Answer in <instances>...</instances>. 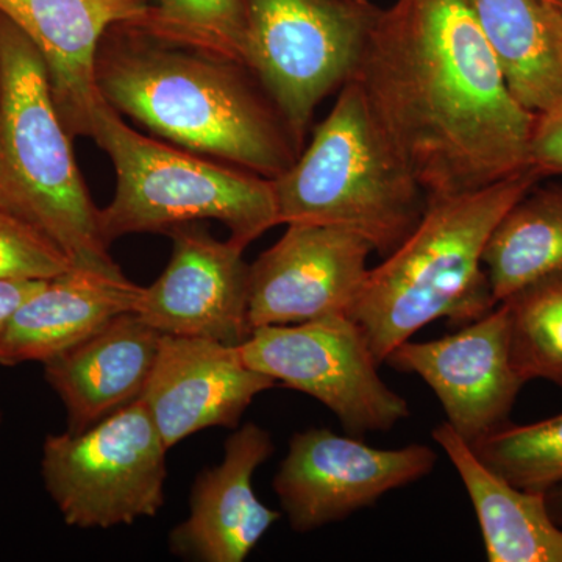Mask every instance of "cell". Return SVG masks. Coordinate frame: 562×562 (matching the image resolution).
<instances>
[{
    "label": "cell",
    "instance_id": "11",
    "mask_svg": "<svg viewBox=\"0 0 562 562\" xmlns=\"http://www.w3.org/2000/svg\"><path fill=\"white\" fill-rule=\"evenodd\" d=\"M372 251L346 228L288 224L279 241L250 265L251 330L349 314L371 271Z\"/></svg>",
    "mask_w": 562,
    "mask_h": 562
},
{
    "label": "cell",
    "instance_id": "31",
    "mask_svg": "<svg viewBox=\"0 0 562 562\" xmlns=\"http://www.w3.org/2000/svg\"><path fill=\"white\" fill-rule=\"evenodd\" d=\"M546 2L554 3V2H557V0H546ZM554 5H557V3H554Z\"/></svg>",
    "mask_w": 562,
    "mask_h": 562
},
{
    "label": "cell",
    "instance_id": "1",
    "mask_svg": "<svg viewBox=\"0 0 562 562\" xmlns=\"http://www.w3.org/2000/svg\"><path fill=\"white\" fill-rule=\"evenodd\" d=\"M350 80L428 198L530 169L536 113L509 91L465 0L382 9Z\"/></svg>",
    "mask_w": 562,
    "mask_h": 562
},
{
    "label": "cell",
    "instance_id": "2",
    "mask_svg": "<svg viewBox=\"0 0 562 562\" xmlns=\"http://www.w3.org/2000/svg\"><path fill=\"white\" fill-rule=\"evenodd\" d=\"M101 95L181 149L277 179L302 147L244 63L154 38L131 22L103 35Z\"/></svg>",
    "mask_w": 562,
    "mask_h": 562
},
{
    "label": "cell",
    "instance_id": "25",
    "mask_svg": "<svg viewBox=\"0 0 562 562\" xmlns=\"http://www.w3.org/2000/svg\"><path fill=\"white\" fill-rule=\"evenodd\" d=\"M70 266L68 255L46 233L0 211V279L50 280Z\"/></svg>",
    "mask_w": 562,
    "mask_h": 562
},
{
    "label": "cell",
    "instance_id": "8",
    "mask_svg": "<svg viewBox=\"0 0 562 562\" xmlns=\"http://www.w3.org/2000/svg\"><path fill=\"white\" fill-rule=\"evenodd\" d=\"M168 450L136 398L88 430L47 436L41 473L66 525L106 530L157 516Z\"/></svg>",
    "mask_w": 562,
    "mask_h": 562
},
{
    "label": "cell",
    "instance_id": "28",
    "mask_svg": "<svg viewBox=\"0 0 562 562\" xmlns=\"http://www.w3.org/2000/svg\"><path fill=\"white\" fill-rule=\"evenodd\" d=\"M0 211H5V213L13 214V216L29 222L20 201H18L16 195L11 190L10 181L7 179L5 173H3L2 168H0Z\"/></svg>",
    "mask_w": 562,
    "mask_h": 562
},
{
    "label": "cell",
    "instance_id": "4",
    "mask_svg": "<svg viewBox=\"0 0 562 562\" xmlns=\"http://www.w3.org/2000/svg\"><path fill=\"white\" fill-rule=\"evenodd\" d=\"M272 181L280 224L346 228L383 258L412 235L428 203L427 192L384 139L353 80L339 90L308 147Z\"/></svg>",
    "mask_w": 562,
    "mask_h": 562
},
{
    "label": "cell",
    "instance_id": "20",
    "mask_svg": "<svg viewBox=\"0 0 562 562\" xmlns=\"http://www.w3.org/2000/svg\"><path fill=\"white\" fill-rule=\"evenodd\" d=\"M509 91L532 113L562 106V10L546 0H465Z\"/></svg>",
    "mask_w": 562,
    "mask_h": 562
},
{
    "label": "cell",
    "instance_id": "19",
    "mask_svg": "<svg viewBox=\"0 0 562 562\" xmlns=\"http://www.w3.org/2000/svg\"><path fill=\"white\" fill-rule=\"evenodd\" d=\"M431 435L471 497L487 561L562 562V528L550 516L546 492L520 490L492 471L449 422Z\"/></svg>",
    "mask_w": 562,
    "mask_h": 562
},
{
    "label": "cell",
    "instance_id": "17",
    "mask_svg": "<svg viewBox=\"0 0 562 562\" xmlns=\"http://www.w3.org/2000/svg\"><path fill=\"white\" fill-rule=\"evenodd\" d=\"M160 341V331L138 314L125 313L44 361L46 382L68 413V430H88L139 398L157 361Z\"/></svg>",
    "mask_w": 562,
    "mask_h": 562
},
{
    "label": "cell",
    "instance_id": "10",
    "mask_svg": "<svg viewBox=\"0 0 562 562\" xmlns=\"http://www.w3.org/2000/svg\"><path fill=\"white\" fill-rule=\"evenodd\" d=\"M436 461L435 450L422 443L380 450L357 436L310 428L292 436L272 486L292 530L310 532L375 505L387 492L419 482Z\"/></svg>",
    "mask_w": 562,
    "mask_h": 562
},
{
    "label": "cell",
    "instance_id": "12",
    "mask_svg": "<svg viewBox=\"0 0 562 562\" xmlns=\"http://www.w3.org/2000/svg\"><path fill=\"white\" fill-rule=\"evenodd\" d=\"M384 362L419 375L441 402L447 422L471 446L508 424L524 386L513 369L508 308L503 302L436 341L408 339Z\"/></svg>",
    "mask_w": 562,
    "mask_h": 562
},
{
    "label": "cell",
    "instance_id": "30",
    "mask_svg": "<svg viewBox=\"0 0 562 562\" xmlns=\"http://www.w3.org/2000/svg\"><path fill=\"white\" fill-rule=\"evenodd\" d=\"M554 3H557V5L560 7V9L562 10V0H557V2Z\"/></svg>",
    "mask_w": 562,
    "mask_h": 562
},
{
    "label": "cell",
    "instance_id": "15",
    "mask_svg": "<svg viewBox=\"0 0 562 562\" xmlns=\"http://www.w3.org/2000/svg\"><path fill=\"white\" fill-rule=\"evenodd\" d=\"M149 0H0L5 14L43 58L52 98L70 138L92 135L103 98L95 60L113 25L143 16Z\"/></svg>",
    "mask_w": 562,
    "mask_h": 562
},
{
    "label": "cell",
    "instance_id": "6",
    "mask_svg": "<svg viewBox=\"0 0 562 562\" xmlns=\"http://www.w3.org/2000/svg\"><path fill=\"white\" fill-rule=\"evenodd\" d=\"M70 136L32 41L0 13V168L25 217L72 266L122 272L99 231V209L77 168Z\"/></svg>",
    "mask_w": 562,
    "mask_h": 562
},
{
    "label": "cell",
    "instance_id": "22",
    "mask_svg": "<svg viewBox=\"0 0 562 562\" xmlns=\"http://www.w3.org/2000/svg\"><path fill=\"white\" fill-rule=\"evenodd\" d=\"M503 303L509 316V355L520 382L547 380L562 387V269Z\"/></svg>",
    "mask_w": 562,
    "mask_h": 562
},
{
    "label": "cell",
    "instance_id": "14",
    "mask_svg": "<svg viewBox=\"0 0 562 562\" xmlns=\"http://www.w3.org/2000/svg\"><path fill=\"white\" fill-rule=\"evenodd\" d=\"M276 382L243 360L239 346L161 335L157 361L139 401L166 447L210 427L235 430L243 414Z\"/></svg>",
    "mask_w": 562,
    "mask_h": 562
},
{
    "label": "cell",
    "instance_id": "13",
    "mask_svg": "<svg viewBox=\"0 0 562 562\" xmlns=\"http://www.w3.org/2000/svg\"><path fill=\"white\" fill-rule=\"evenodd\" d=\"M172 255L165 272L143 288L136 314L161 335L241 346L249 338L250 266L244 247L220 241L195 222L165 233Z\"/></svg>",
    "mask_w": 562,
    "mask_h": 562
},
{
    "label": "cell",
    "instance_id": "21",
    "mask_svg": "<svg viewBox=\"0 0 562 562\" xmlns=\"http://www.w3.org/2000/svg\"><path fill=\"white\" fill-rule=\"evenodd\" d=\"M492 297L506 301L562 269V187L531 188L506 211L483 254Z\"/></svg>",
    "mask_w": 562,
    "mask_h": 562
},
{
    "label": "cell",
    "instance_id": "5",
    "mask_svg": "<svg viewBox=\"0 0 562 562\" xmlns=\"http://www.w3.org/2000/svg\"><path fill=\"white\" fill-rule=\"evenodd\" d=\"M91 138L113 161L116 191L99 210L103 243L133 233H166L176 225L217 221L231 239L249 244L280 225L273 181L205 160L133 131L103 99Z\"/></svg>",
    "mask_w": 562,
    "mask_h": 562
},
{
    "label": "cell",
    "instance_id": "29",
    "mask_svg": "<svg viewBox=\"0 0 562 562\" xmlns=\"http://www.w3.org/2000/svg\"><path fill=\"white\" fill-rule=\"evenodd\" d=\"M547 506L554 522L562 528V486L546 492Z\"/></svg>",
    "mask_w": 562,
    "mask_h": 562
},
{
    "label": "cell",
    "instance_id": "16",
    "mask_svg": "<svg viewBox=\"0 0 562 562\" xmlns=\"http://www.w3.org/2000/svg\"><path fill=\"white\" fill-rule=\"evenodd\" d=\"M271 435L247 422L228 436L224 460L199 473L190 516L171 531L176 557L199 562H243L281 514L257 497L254 475L272 457Z\"/></svg>",
    "mask_w": 562,
    "mask_h": 562
},
{
    "label": "cell",
    "instance_id": "32",
    "mask_svg": "<svg viewBox=\"0 0 562 562\" xmlns=\"http://www.w3.org/2000/svg\"><path fill=\"white\" fill-rule=\"evenodd\" d=\"M0 425H2V413H0Z\"/></svg>",
    "mask_w": 562,
    "mask_h": 562
},
{
    "label": "cell",
    "instance_id": "24",
    "mask_svg": "<svg viewBox=\"0 0 562 562\" xmlns=\"http://www.w3.org/2000/svg\"><path fill=\"white\" fill-rule=\"evenodd\" d=\"M476 457L525 491L562 486V413L528 425L512 422L472 443Z\"/></svg>",
    "mask_w": 562,
    "mask_h": 562
},
{
    "label": "cell",
    "instance_id": "3",
    "mask_svg": "<svg viewBox=\"0 0 562 562\" xmlns=\"http://www.w3.org/2000/svg\"><path fill=\"white\" fill-rule=\"evenodd\" d=\"M541 179L530 168L482 190L428 198L417 227L369 271L347 314L379 364L431 322L447 317L465 325L498 305L484 271V249L506 211Z\"/></svg>",
    "mask_w": 562,
    "mask_h": 562
},
{
    "label": "cell",
    "instance_id": "27",
    "mask_svg": "<svg viewBox=\"0 0 562 562\" xmlns=\"http://www.w3.org/2000/svg\"><path fill=\"white\" fill-rule=\"evenodd\" d=\"M47 280L0 279V342L14 312L38 292Z\"/></svg>",
    "mask_w": 562,
    "mask_h": 562
},
{
    "label": "cell",
    "instance_id": "9",
    "mask_svg": "<svg viewBox=\"0 0 562 562\" xmlns=\"http://www.w3.org/2000/svg\"><path fill=\"white\" fill-rule=\"evenodd\" d=\"M239 350L254 371L331 409L350 436L391 431L412 414L383 382L364 333L347 314L255 328Z\"/></svg>",
    "mask_w": 562,
    "mask_h": 562
},
{
    "label": "cell",
    "instance_id": "18",
    "mask_svg": "<svg viewBox=\"0 0 562 562\" xmlns=\"http://www.w3.org/2000/svg\"><path fill=\"white\" fill-rule=\"evenodd\" d=\"M140 292L124 272L70 266L11 316L0 342V366L50 360L114 317L136 313Z\"/></svg>",
    "mask_w": 562,
    "mask_h": 562
},
{
    "label": "cell",
    "instance_id": "7",
    "mask_svg": "<svg viewBox=\"0 0 562 562\" xmlns=\"http://www.w3.org/2000/svg\"><path fill=\"white\" fill-rule=\"evenodd\" d=\"M244 65L303 147L319 103L353 77L382 9L371 0H241Z\"/></svg>",
    "mask_w": 562,
    "mask_h": 562
},
{
    "label": "cell",
    "instance_id": "23",
    "mask_svg": "<svg viewBox=\"0 0 562 562\" xmlns=\"http://www.w3.org/2000/svg\"><path fill=\"white\" fill-rule=\"evenodd\" d=\"M131 24L165 43L244 63L246 16L241 0H158Z\"/></svg>",
    "mask_w": 562,
    "mask_h": 562
},
{
    "label": "cell",
    "instance_id": "26",
    "mask_svg": "<svg viewBox=\"0 0 562 562\" xmlns=\"http://www.w3.org/2000/svg\"><path fill=\"white\" fill-rule=\"evenodd\" d=\"M530 168L541 177L562 173V106L536 114Z\"/></svg>",
    "mask_w": 562,
    "mask_h": 562
}]
</instances>
